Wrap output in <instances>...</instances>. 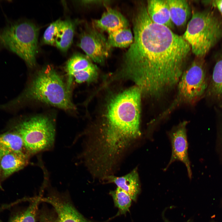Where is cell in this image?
Wrapping results in <instances>:
<instances>
[{
	"mask_svg": "<svg viewBox=\"0 0 222 222\" xmlns=\"http://www.w3.org/2000/svg\"><path fill=\"white\" fill-rule=\"evenodd\" d=\"M41 197L31 201L26 208L19 206V199L0 206V222H36Z\"/></svg>",
	"mask_w": 222,
	"mask_h": 222,
	"instance_id": "cell-11",
	"label": "cell"
},
{
	"mask_svg": "<svg viewBox=\"0 0 222 222\" xmlns=\"http://www.w3.org/2000/svg\"><path fill=\"white\" fill-rule=\"evenodd\" d=\"M30 157L0 146V189L2 183L13 173L25 167Z\"/></svg>",
	"mask_w": 222,
	"mask_h": 222,
	"instance_id": "cell-12",
	"label": "cell"
},
{
	"mask_svg": "<svg viewBox=\"0 0 222 222\" xmlns=\"http://www.w3.org/2000/svg\"><path fill=\"white\" fill-rule=\"evenodd\" d=\"M103 180L106 183H113L119 188L128 193L134 201H136L140 192L141 187L137 168L130 172L121 177L112 175L105 177Z\"/></svg>",
	"mask_w": 222,
	"mask_h": 222,
	"instance_id": "cell-14",
	"label": "cell"
},
{
	"mask_svg": "<svg viewBox=\"0 0 222 222\" xmlns=\"http://www.w3.org/2000/svg\"><path fill=\"white\" fill-rule=\"evenodd\" d=\"M146 8L148 15L153 22L171 30L174 28L166 0H148Z\"/></svg>",
	"mask_w": 222,
	"mask_h": 222,
	"instance_id": "cell-15",
	"label": "cell"
},
{
	"mask_svg": "<svg viewBox=\"0 0 222 222\" xmlns=\"http://www.w3.org/2000/svg\"><path fill=\"white\" fill-rule=\"evenodd\" d=\"M141 90L133 87L114 96L108 105L105 121L92 143L97 152L107 159H118L125 150L139 138Z\"/></svg>",
	"mask_w": 222,
	"mask_h": 222,
	"instance_id": "cell-2",
	"label": "cell"
},
{
	"mask_svg": "<svg viewBox=\"0 0 222 222\" xmlns=\"http://www.w3.org/2000/svg\"><path fill=\"white\" fill-rule=\"evenodd\" d=\"M164 222H171L170 221H169L168 220L165 219L164 220Z\"/></svg>",
	"mask_w": 222,
	"mask_h": 222,
	"instance_id": "cell-26",
	"label": "cell"
},
{
	"mask_svg": "<svg viewBox=\"0 0 222 222\" xmlns=\"http://www.w3.org/2000/svg\"><path fill=\"white\" fill-rule=\"evenodd\" d=\"M134 36L130 29L127 27L121 29L109 34L107 39L109 47H126L133 42Z\"/></svg>",
	"mask_w": 222,
	"mask_h": 222,
	"instance_id": "cell-21",
	"label": "cell"
},
{
	"mask_svg": "<svg viewBox=\"0 0 222 222\" xmlns=\"http://www.w3.org/2000/svg\"><path fill=\"white\" fill-rule=\"evenodd\" d=\"M113 199L115 206L118 209L120 215H125L129 211L132 199L129 195L121 189L117 187L109 192Z\"/></svg>",
	"mask_w": 222,
	"mask_h": 222,
	"instance_id": "cell-22",
	"label": "cell"
},
{
	"mask_svg": "<svg viewBox=\"0 0 222 222\" xmlns=\"http://www.w3.org/2000/svg\"><path fill=\"white\" fill-rule=\"evenodd\" d=\"M0 146L30 157L31 156L22 138L14 131L0 134Z\"/></svg>",
	"mask_w": 222,
	"mask_h": 222,
	"instance_id": "cell-19",
	"label": "cell"
},
{
	"mask_svg": "<svg viewBox=\"0 0 222 222\" xmlns=\"http://www.w3.org/2000/svg\"><path fill=\"white\" fill-rule=\"evenodd\" d=\"M14 131L22 138L31 156L53 147L56 134L54 122L44 116H35L18 124Z\"/></svg>",
	"mask_w": 222,
	"mask_h": 222,
	"instance_id": "cell-7",
	"label": "cell"
},
{
	"mask_svg": "<svg viewBox=\"0 0 222 222\" xmlns=\"http://www.w3.org/2000/svg\"><path fill=\"white\" fill-rule=\"evenodd\" d=\"M95 67L88 56L76 53L67 61L65 69L68 78L74 73L81 72Z\"/></svg>",
	"mask_w": 222,
	"mask_h": 222,
	"instance_id": "cell-20",
	"label": "cell"
},
{
	"mask_svg": "<svg viewBox=\"0 0 222 222\" xmlns=\"http://www.w3.org/2000/svg\"><path fill=\"white\" fill-rule=\"evenodd\" d=\"M198 58L183 72L176 87L175 98L168 108L157 117L159 121L165 119L181 105H195L206 95L209 80L203 61Z\"/></svg>",
	"mask_w": 222,
	"mask_h": 222,
	"instance_id": "cell-5",
	"label": "cell"
},
{
	"mask_svg": "<svg viewBox=\"0 0 222 222\" xmlns=\"http://www.w3.org/2000/svg\"><path fill=\"white\" fill-rule=\"evenodd\" d=\"M171 20L178 27L185 25L191 15L190 7L186 0H167Z\"/></svg>",
	"mask_w": 222,
	"mask_h": 222,
	"instance_id": "cell-17",
	"label": "cell"
},
{
	"mask_svg": "<svg viewBox=\"0 0 222 222\" xmlns=\"http://www.w3.org/2000/svg\"><path fill=\"white\" fill-rule=\"evenodd\" d=\"M78 45L87 56L99 64L109 57L111 48L102 32L93 27H87L81 32Z\"/></svg>",
	"mask_w": 222,
	"mask_h": 222,
	"instance_id": "cell-8",
	"label": "cell"
},
{
	"mask_svg": "<svg viewBox=\"0 0 222 222\" xmlns=\"http://www.w3.org/2000/svg\"><path fill=\"white\" fill-rule=\"evenodd\" d=\"M39 222H43L41 220L39 219Z\"/></svg>",
	"mask_w": 222,
	"mask_h": 222,
	"instance_id": "cell-27",
	"label": "cell"
},
{
	"mask_svg": "<svg viewBox=\"0 0 222 222\" xmlns=\"http://www.w3.org/2000/svg\"><path fill=\"white\" fill-rule=\"evenodd\" d=\"M213 3L222 14V0L215 1Z\"/></svg>",
	"mask_w": 222,
	"mask_h": 222,
	"instance_id": "cell-25",
	"label": "cell"
},
{
	"mask_svg": "<svg viewBox=\"0 0 222 222\" xmlns=\"http://www.w3.org/2000/svg\"><path fill=\"white\" fill-rule=\"evenodd\" d=\"M60 20L59 19L52 23L45 30L43 37V41L45 44L55 45V37Z\"/></svg>",
	"mask_w": 222,
	"mask_h": 222,
	"instance_id": "cell-23",
	"label": "cell"
},
{
	"mask_svg": "<svg viewBox=\"0 0 222 222\" xmlns=\"http://www.w3.org/2000/svg\"><path fill=\"white\" fill-rule=\"evenodd\" d=\"M39 219L43 222H58L57 217L45 212L41 213Z\"/></svg>",
	"mask_w": 222,
	"mask_h": 222,
	"instance_id": "cell-24",
	"label": "cell"
},
{
	"mask_svg": "<svg viewBox=\"0 0 222 222\" xmlns=\"http://www.w3.org/2000/svg\"><path fill=\"white\" fill-rule=\"evenodd\" d=\"M93 27L98 30L105 31L109 34L121 29L127 27V20L120 12L111 8H108L99 19L94 20Z\"/></svg>",
	"mask_w": 222,
	"mask_h": 222,
	"instance_id": "cell-13",
	"label": "cell"
},
{
	"mask_svg": "<svg viewBox=\"0 0 222 222\" xmlns=\"http://www.w3.org/2000/svg\"><path fill=\"white\" fill-rule=\"evenodd\" d=\"M188 122L184 121L173 127L168 133L171 142L172 152L170 159L164 170L176 161H179L185 166L189 177L191 179L192 173L188 153V143L186 126Z\"/></svg>",
	"mask_w": 222,
	"mask_h": 222,
	"instance_id": "cell-10",
	"label": "cell"
},
{
	"mask_svg": "<svg viewBox=\"0 0 222 222\" xmlns=\"http://www.w3.org/2000/svg\"><path fill=\"white\" fill-rule=\"evenodd\" d=\"M38 30L26 21L10 23L0 30V48H5L23 59L30 67L36 64Z\"/></svg>",
	"mask_w": 222,
	"mask_h": 222,
	"instance_id": "cell-6",
	"label": "cell"
},
{
	"mask_svg": "<svg viewBox=\"0 0 222 222\" xmlns=\"http://www.w3.org/2000/svg\"><path fill=\"white\" fill-rule=\"evenodd\" d=\"M191 51L201 58L222 37V22L210 10L193 13L182 36Z\"/></svg>",
	"mask_w": 222,
	"mask_h": 222,
	"instance_id": "cell-4",
	"label": "cell"
},
{
	"mask_svg": "<svg viewBox=\"0 0 222 222\" xmlns=\"http://www.w3.org/2000/svg\"><path fill=\"white\" fill-rule=\"evenodd\" d=\"M40 201L48 203L54 208L57 214L58 222H109L118 216H114L102 222L87 219L75 208L66 195L51 192L47 197L41 198Z\"/></svg>",
	"mask_w": 222,
	"mask_h": 222,
	"instance_id": "cell-9",
	"label": "cell"
},
{
	"mask_svg": "<svg viewBox=\"0 0 222 222\" xmlns=\"http://www.w3.org/2000/svg\"><path fill=\"white\" fill-rule=\"evenodd\" d=\"M133 26V41L124 56L122 72L142 96L159 100L176 88L191 47L182 36L153 22L143 4L137 8Z\"/></svg>",
	"mask_w": 222,
	"mask_h": 222,
	"instance_id": "cell-1",
	"label": "cell"
},
{
	"mask_svg": "<svg viewBox=\"0 0 222 222\" xmlns=\"http://www.w3.org/2000/svg\"><path fill=\"white\" fill-rule=\"evenodd\" d=\"M206 95L222 107V57L215 65Z\"/></svg>",
	"mask_w": 222,
	"mask_h": 222,
	"instance_id": "cell-16",
	"label": "cell"
},
{
	"mask_svg": "<svg viewBox=\"0 0 222 222\" xmlns=\"http://www.w3.org/2000/svg\"><path fill=\"white\" fill-rule=\"evenodd\" d=\"M30 101L41 102L67 110L75 108L71 100L69 88L50 65L39 71L21 94L3 107L12 109Z\"/></svg>",
	"mask_w": 222,
	"mask_h": 222,
	"instance_id": "cell-3",
	"label": "cell"
},
{
	"mask_svg": "<svg viewBox=\"0 0 222 222\" xmlns=\"http://www.w3.org/2000/svg\"><path fill=\"white\" fill-rule=\"evenodd\" d=\"M75 24L69 20H60L56 35L55 45L61 51L65 52L72 42Z\"/></svg>",
	"mask_w": 222,
	"mask_h": 222,
	"instance_id": "cell-18",
	"label": "cell"
}]
</instances>
